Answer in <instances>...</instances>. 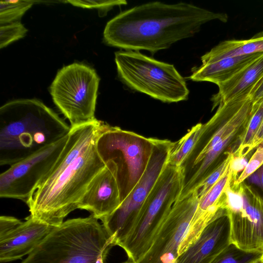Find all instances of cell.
<instances>
[{
	"mask_svg": "<svg viewBox=\"0 0 263 263\" xmlns=\"http://www.w3.org/2000/svg\"><path fill=\"white\" fill-rule=\"evenodd\" d=\"M226 13L193 4L152 2L121 12L106 24L103 36L111 46L125 50H147L152 54L193 36L207 22L226 23Z\"/></svg>",
	"mask_w": 263,
	"mask_h": 263,
	"instance_id": "obj_1",
	"label": "cell"
},
{
	"mask_svg": "<svg viewBox=\"0 0 263 263\" xmlns=\"http://www.w3.org/2000/svg\"><path fill=\"white\" fill-rule=\"evenodd\" d=\"M102 133L91 140L85 130H70L55 165L26 203L32 217L57 227L78 209L90 183L106 165L96 146Z\"/></svg>",
	"mask_w": 263,
	"mask_h": 263,
	"instance_id": "obj_2",
	"label": "cell"
},
{
	"mask_svg": "<svg viewBox=\"0 0 263 263\" xmlns=\"http://www.w3.org/2000/svg\"><path fill=\"white\" fill-rule=\"evenodd\" d=\"M71 127L35 99H17L0 108V165L11 166L67 136Z\"/></svg>",
	"mask_w": 263,
	"mask_h": 263,
	"instance_id": "obj_3",
	"label": "cell"
},
{
	"mask_svg": "<svg viewBox=\"0 0 263 263\" xmlns=\"http://www.w3.org/2000/svg\"><path fill=\"white\" fill-rule=\"evenodd\" d=\"M112 240L90 215L54 227L21 263H104Z\"/></svg>",
	"mask_w": 263,
	"mask_h": 263,
	"instance_id": "obj_4",
	"label": "cell"
},
{
	"mask_svg": "<svg viewBox=\"0 0 263 263\" xmlns=\"http://www.w3.org/2000/svg\"><path fill=\"white\" fill-rule=\"evenodd\" d=\"M115 54L118 77L130 89L164 103L188 99L185 80L174 65L137 51L120 50Z\"/></svg>",
	"mask_w": 263,
	"mask_h": 263,
	"instance_id": "obj_5",
	"label": "cell"
},
{
	"mask_svg": "<svg viewBox=\"0 0 263 263\" xmlns=\"http://www.w3.org/2000/svg\"><path fill=\"white\" fill-rule=\"evenodd\" d=\"M184 182L180 167L167 164L144 202L136 223L120 247L137 263L149 248L160 227L179 199Z\"/></svg>",
	"mask_w": 263,
	"mask_h": 263,
	"instance_id": "obj_6",
	"label": "cell"
},
{
	"mask_svg": "<svg viewBox=\"0 0 263 263\" xmlns=\"http://www.w3.org/2000/svg\"><path fill=\"white\" fill-rule=\"evenodd\" d=\"M154 138L109 125L98 137L97 151L106 163L112 160L117 166L121 202L132 192L148 164Z\"/></svg>",
	"mask_w": 263,
	"mask_h": 263,
	"instance_id": "obj_7",
	"label": "cell"
},
{
	"mask_svg": "<svg viewBox=\"0 0 263 263\" xmlns=\"http://www.w3.org/2000/svg\"><path fill=\"white\" fill-rule=\"evenodd\" d=\"M100 78L90 67L74 63L57 73L50 87L52 100L73 127L96 119L97 92Z\"/></svg>",
	"mask_w": 263,
	"mask_h": 263,
	"instance_id": "obj_8",
	"label": "cell"
},
{
	"mask_svg": "<svg viewBox=\"0 0 263 263\" xmlns=\"http://www.w3.org/2000/svg\"><path fill=\"white\" fill-rule=\"evenodd\" d=\"M173 143L154 138L153 152L141 179L120 206L101 220L114 246L120 247L133 230L144 202L167 164Z\"/></svg>",
	"mask_w": 263,
	"mask_h": 263,
	"instance_id": "obj_9",
	"label": "cell"
},
{
	"mask_svg": "<svg viewBox=\"0 0 263 263\" xmlns=\"http://www.w3.org/2000/svg\"><path fill=\"white\" fill-rule=\"evenodd\" d=\"M256 104L249 94L220 104L203 130L194 148L180 167L185 175L218 143L232 137H245Z\"/></svg>",
	"mask_w": 263,
	"mask_h": 263,
	"instance_id": "obj_10",
	"label": "cell"
},
{
	"mask_svg": "<svg viewBox=\"0 0 263 263\" xmlns=\"http://www.w3.org/2000/svg\"><path fill=\"white\" fill-rule=\"evenodd\" d=\"M69 134L57 142L10 166L0 175V197L26 203L47 177L61 156Z\"/></svg>",
	"mask_w": 263,
	"mask_h": 263,
	"instance_id": "obj_11",
	"label": "cell"
},
{
	"mask_svg": "<svg viewBox=\"0 0 263 263\" xmlns=\"http://www.w3.org/2000/svg\"><path fill=\"white\" fill-rule=\"evenodd\" d=\"M241 199L226 209L230 224V242L243 251L263 253V196L244 181L237 189Z\"/></svg>",
	"mask_w": 263,
	"mask_h": 263,
	"instance_id": "obj_12",
	"label": "cell"
},
{
	"mask_svg": "<svg viewBox=\"0 0 263 263\" xmlns=\"http://www.w3.org/2000/svg\"><path fill=\"white\" fill-rule=\"evenodd\" d=\"M198 203V191L178 200L160 227L145 254L137 263H176Z\"/></svg>",
	"mask_w": 263,
	"mask_h": 263,
	"instance_id": "obj_13",
	"label": "cell"
},
{
	"mask_svg": "<svg viewBox=\"0 0 263 263\" xmlns=\"http://www.w3.org/2000/svg\"><path fill=\"white\" fill-rule=\"evenodd\" d=\"M121 203L117 166L114 161L109 160L90 183L78 209L88 211L101 220L112 213Z\"/></svg>",
	"mask_w": 263,
	"mask_h": 263,
	"instance_id": "obj_14",
	"label": "cell"
},
{
	"mask_svg": "<svg viewBox=\"0 0 263 263\" xmlns=\"http://www.w3.org/2000/svg\"><path fill=\"white\" fill-rule=\"evenodd\" d=\"M230 244L229 221L223 210L178 257L176 263H212Z\"/></svg>",
	"mask_w": 263,
	"mask_h": 263,
	"instance_id": "obj_15",
	"label": "cell"
},
{
	"mask_svg": "<svg viewBox=\"0 0 263 263\" xmlns=\"http://www.w3.org/2000/svg\"><path fill=\"white\" fill-rule=\"evenodd\" d=\"M0 235V262L5 263L29 255L48 235L51 227L32 217Z\"/></svg>",
	"mask_w": 263,
	"mask_h": 263,
	"instance_id": "obj_16",
	"label": "cell"
},
{
	"mask_svg": "<svg viewBox=\"0 0 263 263\" xmlns=\"http://www.w3.org/2000/svg\"><path fill=\"white\" fill-rule=\"evenodd\" d=\"M263 53L230 57L202 63L191 70L189 78L196 82L206 81L219 85L228 81L238 72L260 57Z\"/></svg>",
	"mask_w": 263,
	"mask_h": 263,
	"instance_id": "obj_17",
	"label": "cell"
},
{
	"mask_svg": "<svg viewBox=\"0 0 263 263\" xmlns=\"http://www.w3.org/2000/svg\"><path fill=\"white\" fill-rule=\"evenodd\" d=\"M262 76L263 54L231 79L218 86V92L211 99L212 110L222 103L249 94Z\"/></svg>",
	"mask_w": 263,
	"mask_h": 263,
	"instance_id": "obj_18",
	"label": "cell"
},
{
	"mask_svg": "<svg viewBox=\"0 0 263 263\" xmlns=\"http://www.w3.org/2000/svg\"><path fill=\"white\" fill-rule=\"evenodd\" d=\"M257 53H263V32L248 40L221 42L203 55L201 60L202 63H207L226 58Z\"/></svg>",
	"mask_w": 263,
	"mask_h": 263,
	"instance_id": "obj_19",
	"label": "cell"
},
{
	"mask_svg": "<svg viewBox=\"0 0 263 263\" xmlns=\"http://www.w3.org/2000/svg\"><path fill=\"white\" fill-rule=\"evenodd\" d=\"M203 130V124L199 123L179 140L173 142L167 164L180 167L194 148Z\"/></svg>",
	"mask_w": 263,
	"mask_h": 263,
	"instance_id": "obj_20",
	"label": "cell"
},
{
	"mask_svg": "<svg viewBox=\"0 0 263 263\" xmlns=\"http://www.w3.org/2000/svg\"><path fill=\"white\" fill-rule=\"evenodd\" d=\"M32 1H1L0 24L15 22L33 5Z\"/></svg>",
	"mask_w": 263,
	"mask_h": 263,
	"instance_id": "obj_21",
	"label": "cell"
},
{
	"mask_svg": "<svg viewBox=\"0 0 263 263\" xmlns=\"http://www.w3.org/2000/svg\"><path fill=\"white\" fill-rule=\"evenodd\" d=\"M255 103V110L251 118L243 140L234 154V156L247 157L249 147L263 121V99Z\"/></svg>",
	"mask_w": 263,
	"mask_h": 263,
	"instance_id": "obj_22",
	"label": "cell"
},
{
	"mask_svg": "<svg viewBox=\"0 0 263 263\" xmlns=\"http://www.w3.org/2000/svg\"><path fill=\"white\" fill-rule=\"evenodd\" d=\"M261 254L243 251L230 243L212 263H256Z\"/></svg>",
	"mask_w": 263,
	"mask_h": 263,
	"instance_id": "obj_23",
	"label": "cell"
},
{
	"mask_svg": "<svg viewBox=\"0 0 263 263\" xmlns=\"http://www.w3.org/2000/svg\"><path fill=\"white\" fill-rule=\"evenodd\" d=\"M27 29L19 22L1 25L0 47L3 48L12 42L24 37Z\"/></svg>",
	"mask_w": 263,
	"mask_h": 263,
	"instance_id": "obj_24",
	"label": "cell"
},
{
	"mask_svg": "<svg viewBox=\"0 0 263 263\" xmlns=\"http://www.w3.org/2000/svg\"><path fill=\"white\" fill-rule=\"evenodd\" d=\"M263 165V144L256 148L254 154L248 161L246 167L237 178L231 184V187L237 190L240 184L251 176Z\"/></svg>",
	"mask_w": 263,
	"mask_h": 263,
	"instance_id": "obj_25",
	"label": "cell"
},
{
	"mask_svg": "<svg viewBox=\"0 0 263 263\" xmlns=\"http://www.w3.org/2000/svg\"><path fill=\"white\" fill-rule=\"evenodd\" d=\"M234 156L233 153H230L224 161L203 182L198 190V199L203 198L222 176L230 165Z\"/></svg>",
	"mask_w": 263,
	"mask_h": 263,
	"instance_id": "obj_26",
	"label": "cell"
},
{
	"mask_svg": "<svg viewBox=\"0 0 263 263\" xmlns=\"http://www.w3.org/2000/svg\"><path fill=\"white\" fill-rule=\"evenodd\" d=\"M70 4L83 8H96L107 11L115 6L125 5L126 1H67Z\"/></svg>",
	"mask_w": 263,
	"mask_h": 263,
	"instance_id": "obj_27",
	"label": "cell"
},
{
	"mask_svg": "<svg viewBox=\"0 0 263 263\" xmlns=\"http://www.w3.org/2000/svg\"><path fill=\"white\" fill-rule=\"evenodd\" d=\"M248 162V159L246 157L234 156L231 163V170L232 172L231 183L237 179L238 177V173L243 171Z\"/></svg>",
	"mask_w": 263,
	"mask_h": 263,
	"instance_id": "obj_28",
	"label": "cell"
},
{
	"mask_svg": "<svg viewBox=\"0 0 263 263\" xmlns=\"http://www.w3.org/2000/svg\"><path fill=\"white\" fill-rule=\"evenodd\" d=\"M22 221L12 216H1L0 217V235L9 231Z\"/></svg>",
	"mask_w": 263,
	"mask_h": 263,
	"instance_id": "obj_29",
	"label": "cell"
},
{
	"mask_svg": "<svg viewBox=\"0 0 263 263\" xmlns=\"http://www.w3.org/2000/svg\"><path fill=\"white\" fill-rule=\"evenodd\" d=\"M249 96L255 103L263 99V76L251 90Z\"/></svg>",
	"mask_w": 263,
	"mask_h": 263,
	"instance_id": "obj_30",
	"label": "cell"
},
{
	"mask_svg": "<svg viewBox=\"0 0 263 263\" xmlns=\"http://www.w3.org/2000/svg\"><path fill=\"white\" fill-rule=\"evenodd\" d=\"M263 144V121L258 128L251 145L249 148V154L254 148H257L261 144Z\"/></svg>",
	"mask_w": 263,
	"mask_h": 263,
	"instance_id": "obj_31",
	"label": "cell"
},
{
	"mask_svg": "<svg viewBox=\"0 0 263 263\" xmlns=\"http://www.w3.org/2000/svg\"><path fill=\"white\" fill-rule=\"evenodd\" d=\"M259 177L260 186L263 190V165L257 170Z\"/></svg>",
	"mask_w": 263,
	"mask_h": 263,
	"instance_id": "obj_32",
	"label": "cell"
},
{
	"mask_svg": "<svg viewBox=\"0 0 263 263\" xmlns=\"http://www.w3.org/2000/svg\"><path fill=\"white\" fill-rule=\"evenodd\" d=\"M260 261H261V263H263V253H262L261 257H260Z\"/></svg>",
	"mask_w": 263,
	"mask_h": 263,
	"instance_id": "obj_33",
	"label": "cell"
},
{
	"mask_svg": "<svg viewBox=\"0 0 263 263\" xmlns=\"http://www.w3.org/2000/svg\"><path fill=\"white\" fill-rule=\"evenodd\" d=\"M122 263H134V262H133L132 261H130V260H128L127 261H126L123 262H122Z\"/></svg>",
	"mask_w": 263,
	"mask_h": 263,
	"instance_id": "obj_34",
	"label": "cell"
},
{
	"mask_svg": "<svg viewBox=\"0 0 263 263\" xmlns=\"http://www.w3.org/2000/svg\"><path fill=\"white\" fill-rule=\"evenodd\" d=\"M256 263H261L260 260H259L258 261L256 262Z\"/></svg>",
	"mask_w": 263,
	"mask_h": 263,
	"instance_id": "obj_35",
	"label": "cell"
}]
</instances>
